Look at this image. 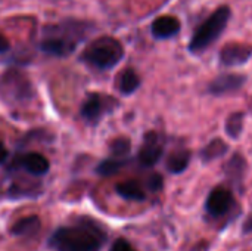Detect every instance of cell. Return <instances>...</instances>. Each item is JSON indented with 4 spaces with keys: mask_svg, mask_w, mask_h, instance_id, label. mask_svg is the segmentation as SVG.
Returning <instances> with one entry per match:
<instances>
[{
    "mask_svg": "<svg viewBox=\"0 0 252 251\" xmlns=\"http://www.w3.org/2000/svg\"><path fill=\"white\" fill-rule=\"evenodd\" d=\"M106 232L94 220L81 217L69 226L58 228L49 246L55 251H102Z\"/></svg>",
    "mask_w": 252,
    "mask_h": 251,
    "instance_id": "6da1fadb",
    "label": "cell"
},
{
    "mask_svg": "<svg viewBox=\"0 0 252 251\" xmlns=\"http://www.w3.org/2000/svg\"><path fill=\"white\" fill-rule=\"evenodd\" d=\"M90 27L92 24L74 19L47 25L43 31L40 49L52 56H68L81 43Z\"/></svg>",
    "mask_w": 252,
    "mask_h": 251,
    "instance_id": "7a4b0ae2",
    "label": "cell"
},
{
    "mask_svg": "<svg viewBox=\"0 0 252 251\" xmlns=\"http://www.w3.org/2000/svg\"><path fill=\"white\" fill-rule=\"evenodd\" d=\"M232 19V7L227 4L219 6L208 18L193 31L188 50L192 55H201L208 47H211L226 31L229 22Z\"/></svg>",
    "mask_w": 252,
    "mask_h": 251,
    "instance_id": "3957f363",
    "label": "cell"
},
{
    "mask_svg": "<svg viewBox=\"0 0 252 251\" xmlns=\"http://www.w3.org/2000/svg\"><path fill=\"white\" fill-rule=\"evenodd\" d=\"M124 58V47L120 40L102 36L90 41L83 50L81 59L96 70H111Z\"/></svg>",
    "mask_w": 252,
    "mask_h": 251,
    "instance_id": "277c9868",
    "label": "cell"
},
{
    "mask_svg": "<svg viewBox=\"0 0 252 251\" xmlns=\"http://www.w3.org/2000/svg\"><path fill=\"white\" fill-rule=\"evenodd\" d=\"M34 89L28 77L19 70H7L0 75V99L7 105H22L31 101Z\"/></svg>",
    "mask_w": 252,
    "mask_h": 251,
    "instance_id": "5b68a950",
    "label": "cell"
},
{
    "mask_svg": "<svg viewBox=\"0 0 252 251\" xmlns=\"http://www.w3.org/2000/svg\"><path fill=\"white\" fill-rule=\"evenodd\" d=\"M164 138L158 132H148L143 136L142 146L137 152V161L142 167H154L164 154Z\"/></svg>",
    "mask_w": 252,
    "mask_h": 251,
    "instance_id": "8992f818",
    "label": "cell"
},
{
    "mask_svg": "<svg viewBox=\"0 0 252 251\" xmlns=\"http://www.w3.org/2000/svg\"><path fill=\"white\" fill-rule=\"evenodd\" d=\"M117 105L118 102L111 96L92 93L81 105L80 114L87 123H97L106 112H111Z\"/></svg>",
    "mask_w": 252,
    "mask_h": 251,
    "instance_id": "52a82bcc",
    "label": "cell"
},
{
    "mask_svg": "<svg viewBox=\"0 0 252 251\" xmlns=\"http://www.w3.org/2000/svg\"><path fill=\"white\" fill-rule=\"evenodd\" d=\"M252 58V44L242 41H229L219 52L221 67L233 68L248 64Z\"/></svg>",
    "mask_w": 252,
    "mask_h": 251,
    "instance_id": "ba28073f",
    "label": "cell"
},
{
    "mask_svg": "<svg viewBox=\"0 0 252 251\" xmlns=\"http://www.w3.org/2000/svg\"><path fill=\"white\" fill-rule=\"evenodd\" d=\"M247 80H248V77L245 74L223 72V74H219L217 77H214L208 83L207 92L213 96H224V95L236 93L245 86Z\"/></svg>",
    "mask_w": 252,
    "mask_h": 251,
    "instance_id": "9c48e42d",
    "label": "cell"
},
{
    "mask_svg": "<svg viewBox=\"0 0 252 251\" xmlns=\"http://www.w3.org/2000/svg\"><path fill=\"white\" fill-rule=\"evenodd\" d=\"M233 206V194L226 186H216L205 200V212L211 217H221L230 212Z\"/></svg>",
    "mask_w": 252,
    "mask_h": 251,
    "instance_id": "30bf717a",
    "label": "cell"
},
{
    "mask_svg": "<svg viewBox=\"0 0 252 251\" xmlns=\"http://www.w3.org/2000/svg\"><path fill=\"white\" fill-rule=\"evenodd\" d=\"M182 30V22L174 15H161L151 24V34L157 40H170Z\"/></svg>",
    "mask_w": 252,
    "mask_h": 251,
    "instance_id": "8fae6325",
    "label": "cell"
},
{
    "mask_svg": "<svg viewBox=\"0 0 252 251\" xmlns=\"http://www.w3.org/2000/svg\"><path fill=\"white\" fill-rule=\"evenodd\" d=\"M223 170H224L226 178H227L235 186L241 188L242 183H244L245 175H247V160H245L239 152H236V154H233V155L227 160V163L224 164Z\"/></svg>",
    "mask_w": 252,
    "mask_h": 251,
    "instance_id": "7c38bea8",
    "label": "cell"
},
{
    "mask_svg": "<svg viewBox=\"0 0 252 251\" xmlns=\"http://www.w3.org/2000/svg\"><path fill=\"white\" fill-rule=\"evenodd\" d=\"M21 166L32 176H44L49 172V160L38 152H28L21 158Z\"/></svg>",
    "mask_w": 252,
    "mask_h": 251,
    "instance_id": "4fadbf2b",
    "label": "cell"
},
{
    "mask_svg": "<svg viewBox=\"0 0 252 251\" xmlns=\"http://www.w3.org/2000/svg\"><path fill=\"white\" fill-rule=\"evenodd\" d=\"M192 160V152L186 148H180L173 151L165 161V167L171 175H182L188 170Z\"/></svg>",
    "mask_w": 252,
    "mask_h": 251,
    "instance_id": "5bb4252c",
    "label": "cell"
},
{
    "mask_svg": "<svg viewBox=\"0 0 252 251\" xmlns=\"http://www.w3.org/2000/svg\"><path fill=\"white\" fill-rule=\"evenodd\" d=\"M140 84H142V80L133 68H127V70L121 71L117 78V87H118L120 93L126 95V96L133 95L140 87Z\"/></svg>",
    "mask_w": 252,
    "mask_h": 251,
    "instance_id": "9a60e30c",
    "label": "cell"
},
{
    "mask_svg": "<svg viewBox=\"0 0 252 251\" xmlns=\"http://www.w3.org/2000/svg\"><path fill=\"white\" fill-rule=\"evenodd\" d=\"M229 145L220 139V138H216V139H211L199 152V157L202 160V163H213L216 161L217 158L226 155L229 152Z\"/></svg>",
    "mask_w": 252,
    "mask_h": 251,
    "instance_id": "2e32d148",
    "label": "cell"
},
{
    "mask_svg": "<svg viewBox=\"0 0 252 251\" xmlns=\"http://www.w3.org/2000/svg\"><path fill=\"white\" fill-rule=\"evenodd\" d=\"M117 194L128 201H145L146 200V192L142 188V185L137 180H127L121 182L115 186Z\"/></svg>",
    "mask_w": 252,
    "mask_h": 251,
    "instance_id": "e0dca14e",
    "label": "cell"
},
{
    "mask_svg": "<svg viewBox=\"0 0 252 251\" xmlns=\"http://www.w3.org/2000/svg\"><path fill=\"white\" fill-rule=\"evenodd\" d=\"M40 226H41L40 219L32 215V216L22 217L16 223H13L10 228V234L15 237H31L40 231Z\"/></svg>",
    "mask_w": 252,
    "mask_h": 251,
    "instance_id": "ac0fdd59",
    "label": "cell"
},
{
    "mask_svg": "<svg viewBox=\"0 0 252 251\" xmlns=\"http://www.w3.org/2000/svg\"><path fill=\"white\" fill-rule=\"evenodd\" d=\"M244 127H245V112L241 111L230 114L224 124V130L227 136L233 141H238L241 138V135L244 133Z\"/></svg>",
    "mask_w": 252,
    "mask_h": 251,
    "instance_id": "d6986e66",
    "label": "cell"
},
{
    "mask_svg": "<svg viewBox=\"0 0 252 251\" xmlns=\"http://www.w3.org/2000/svg\"><path fill=\"white\" fill-rule=\"evenodd\" d=\"M124 166H126V161H120V160H117V158H109V160H103V161L97 166L96 172H97L100 176L108 178V176L117 175Z\"/></svg>",
    "mask_w": 252,
    "mask_h": 251,
    "instance_id": "ffe728a7",
    "label": "cell"
},
{
    "mask_svg": "<svg viewBox=\"0 0 252 251\" xmlns=\"http://www.w3.org/2000/svg\"><path fill=\"white\" fill-rule=\"evenodd\" d=\"M109 149L114 157H127L131 149V141L128 138H118L112 141Z\"/></svg>",
    "mask_w": 252,
    "mask_h": 251,
    "instance_id": "44dd1931",
    "label": "cell"
},
{
    "mask_svg": "<svg viewBox=\"0 0 252 251\" xmlns=\"http://www.w3.org/2000/svg\"><path fill=\"white\" fill-rule=\"evenodd\" d=\"M164 186V179L159 173H154L148 180V188L152 192H159Z\"/></svg>",
    "mask_w": 252,
    "mask_h": 251,
    "instance_id": "7402d4cb",
    "label": "cell"
},
{
    "mask_svg": "<svg viewBox=\"0 0 252 251\" xmlns=\"http://www.w3.org/2000/svg\"><path fill=\"white\" fill-rule=\"evenodd\" d=\"M109 251H137V250H134V247H133L127 240H124V238H118V240L112 244V247H111V250Z\"/></svg>",
    "mask_w": 252,
    "mask_h": 251,
    "instance_id": "603a6c76",
    "label": "cell"
},
{
    "mask_svg": "<svg viewBox=\"0 0 252 251\" xmlns=\"http://www.w3.org/2000/svg\"><path fill=\"white\" fill-rule=\"evenodd\" d=\"M242 234H244V235H250V234H252V215L251 216H248V219L244 222Z\"/></svg>",
    "mask_w": 252,
    "mask_h": 251,
    "instance_id": "cb8c5ba5",
    "label": "cell"
},
{
    "mask_svg": "<svg viewBox=\"0 0 252 251\" xmlns=\"http://www.w3.org/2000/svg\"><path fill=\"white\" fill-rule=\"evenodd\" d=\"M7 155H9L7 148L4 146V143H3V142H0V164H3V163L6 161Z\"/></svg>",
    "mask_w": 252,
    "mask_h": 251,
    "instance_id": "d4e9b609",
    "label": "cell"
},
{
    "mask_svg": "<svg viewBox=\"0 0 252 251\" xmlns=\"http://www.w3.org/2000/svg\"><path fill=\"white\" fill-rule=\"evenodd\" d=\"M6 50H9V41H7V38L0 33V53H3V52H6Z\"/></svg>",
    "mask_w": 252,
    "mask_h": 251,
    "instance_id": "484cf974",
    "label": "cell"
}]
</instances>
